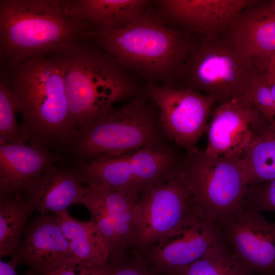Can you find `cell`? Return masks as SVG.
<instances>
[{"label":"cell","mask_w":275,"mask_h":275,"mask_svg":"<svg viewBox=\"0 0 275 275\" xmlns=\"http://www.w3.org/2000/svg\"><path fill=\"white\" fill-rule=\"evenodd\" d=\"M146 92L158 110L170 140L187 152L197 149V141L207 130L213 100L190 89L150 82Z\"/></svg>","instance_id":"obj_8"},{"label":"cell","mask_w":275,"mask_h":275,"mask_svg":"<svg viewBox=\"0 0 275 275\" xmlns=\"http://www.w3.org/2000/svg\"><path fill=\"white\" fill-rule=\"evenodd\" d=\"M196 213L178 172L145 191L137 207L138 239L134 251L141 254Z\"/></svg>","instance_id":"obj_9"},{"label":"cell","mask_w":275,"mask_h":275,"mask_svg":"<svg viewBox=\"0 0 275 275\" xmlns=\"http://www.w3.org/2000/svg\"><path fill=\"white\" fill-rule=\"evenodd\" d=\"M226 243L219 227L194 213L178 227L141 255L160 275L189 264Z\"/></svg>","instance_id":"obj_11"},{"label":"cell","mask_w":275,"mask_h":275,"mask_svg":"<svg viewBox=\"0 0 275 275\" xmlns=\"http://www.w3.org/2000/svg\"><path fill=\"white\" fill-rule=\"evenodd\" d=\"M218 226L238 260L252 275H275V223L242 210Z\"/></svg>","instance_id":"obj_13"},{"label":"cell","mask_w":275,"mask_h":275,"mask_svg":"<svg viewBox=\"0 0 275 275\" xmlns=\"http://www.w3.org/2000/svg\"><path fill=\"white\" fill-rule=\"evenodd\" d=\"M268 130L259 113L245 97L226 101L213 112L204 153L211 158L241 156Z\"/></svg>","instance_id":"obj_12"},{"label":"cell","mask_w":275,"mask_h":275,"mask_svg":"<svg viewBox=\"0 0 275 275\" xmlns=\"http://www.w3.org/2000/svg\"><path fill=\"white\" fill-rule=\"evenodd\" d=\"M158 110L146 93L112 107L81 129L67 147L85 162L170 144Z\"/></svg>","instance_id":"obj_5"},{"label":"cell","mask_w":275,"mask_h":275,"mask_svg":"<svg viewBox=\"0 0 275 275\" xmlns=\"http://www.w3.org/2000/svg\"><path fill=\"white\" fill-rule=\"evenodd\" d=\"M73 257L91 264L110 263L109 254L103 236L95 223L79 221L68 209L54 213Z\"/></svg>","instance_id":"obj_20"},{"label":"cell","mask_w":275,"mask_h":275,"mask_svg":"<svg viewBox=\"0 0 275 275\" xmlns=\"http://www.w3.org/2000/svg\"><path fill=\"white\" fill-rule=\"evenodd\" d=\"M14 99L4 71L0 72V140L8 143H26L28 138L16 121Z\"/></svg>","instance_id":"obj_24"},{"label":"cell","mask_w":275,"mask_h":275,"mask_svg":"<svg viewBox=\"0 0 275 275\" xmlns=\"http://www.w3.org/2000/svg\"><path fill=\"white\" fill-rule=\"evenodd\" d=\"M66 13L85 24L89 32L131 22L151 5L147 0H61Z\"/></svg>","instance_id":"obj_19"},{"label":"cell","mask_w":275,"mask_h":275,"mask_svg":"<svg viewBox=\"0 0 275 275\" xmlns=\"http://www.w3.org/2000/svg\"><path fill=\"white\" fill-rule=\"evenodd\" d=\"M223 33L250 57L262 61L275 57V9L271 2L255 0Z\"/></svg>","instance_id":"obj_17"},{"label":"cell","mask_w":275,"mask_h":275,"mask_svg":"<svg viewBox=\"0 0 275 275\" xmlns=\"http://www.w3.org/2000/svg\"><path fill=\"white\" fill-rule=\"evenodd\" d=\"M34 211L22 192L10 196H1V258L15 256L28 219Z\"/></svg>","instance_id":"obj_21"},{"label":"cell","mask_w":275,"mask_h":275,"mask_svg":"<svg viewBox=\"0 0 275 275\" xmlns=\"http://www.w3.org/2000/svg\"><path fill=\"white\" fill-rule=\"evenodd\" d=\"M88 190L80 169L55 164L47 168L23 192L34 210L46 215L81 203Z\"/></svg>","instance_id":"obj_18"},{"label":"cell","mask_w":275,"mask_h":275,"mask_svg":"<svg viewBox=\"0 0 275 275\" xmlns=\"http://www.w3.org/2000/svg\"><path fill=\"white\" fill-rule=\"evenodd\" d=\"M272 5L275 9V0L271 2Z\"/></svg>","instance_id":"obj_30"},{"label":"cell","mask_w":275,"mask_h":275,"mask_svg":"<svg viewBox=\"0 0 275 275\" xmlns=\"http://www.w3.org/2000/svg\"><path fill=\"white\" fill-rule=\"evenodd\" d=\"M133 252L131 257L127 256L113 264L109 275H160L146 263L141 254Z\"/></svg>","instance_id":"obj_27"},{"label":"cell","mask_w":275,"mask_h":275,"mask_svg":"<svg viewBox=\"0 0 275 275\" xmlns=\"http://www.w3.org/2000/svg\"><path fill=\"white\" fill-rule=\"evenodd\" d=\"M194 37L167 24L152 1L134 21L118 28L90 31L86 40L147 82L174 87L181 78Z\"/></svg>","instance_id":"obj_1"},{"label":"cell","mask_w":275,"mask_h":275,"mask_svg":"<svg viewBox=\"0 0 275 275\" xmlns=\"http://www.w3.org/2000/svg\"><path fill=\"white\" fill-rule=\"evenodd\" d=\"M89 32L66 13L61 0H1V68L85 41Z\"/></svg>","instance_id":"obj_4"},{"label":"cell","mask_w":275,"mask_h":275,"mask_svg":"<svg viewBox=\"0 0 275 275\" xmlns=\"http://www.w3.org/2000/svg\"><path fill=\"white\" fill-rule=\"evenodd\" d=\"M17 265L12 259L8 262L0 261V275H19L15 271V267ZM24 275H30L28 273Z\"/></svg>","instance_id":"obj_28"},{"label":"cell","mask_w":275,"mask_h":275,"mask_svg":"<svg viewBox=\"0 0 275 275\" xmlns=\"http://www.w3.org/2000/svg\"><path fill=\"white\" fill-rule=\"evenodd\" d=\"M264 66L267 74L275 80V57L265 60Z\"/></svg>","instance_id":"obj_29"},{"label":"cell","mask_w":275,"mask_h":275,"mask_svg":"<svg viewBox=\"0 0 275 275\" xmlns=\"http://www.w3.org/2000/svg\"><path fill=\"white\" fill-rule=\"evenodd\" d=\"M179 174L198 214L218 225L243 210L250 185L241 156L211 158L196 149L183 156Z\"/></svg>","instance_id":"obj_7"},{"label":"cell","mask_w":275,"mask_h":275,"mask_svg":"<svg viewBox=\"0 0 275 275\" xmlns=\"http://www.w3.org/2000/svg\"><path fill=\"white\" fill-rule=\"evenodd\" d=\"M255 0L152 1L160 17L169 25L194 37L223 33L234 17Z\"/></svg>","instance_id":"obj_14"},{"label":"cell","mask_w":275,"mask_h":275,"mask_svg":"<svg viewBox=\"0 0 275 275\" xmlns=\"http://www.w3.org/2000/svg\"><path fill=\"white\" fill-rule=\"evenodd\" d=\"M63 159L42 147L0 140L1 196L23 192L47 168Z\"/></svg>","instance_id":"obj_16"},{"label":"cell","mask_w":275,"mask_h":275,"mask_svg":"<svg viewBox=\"0 0 275 275\" xmlns=\"http://www.w3.org/2000/svg\"><path fill=\"white\" fill-rule=\"evenodd\" d=\"M249 185L275 179V131L269 130L247 147L241 155Z\"/></svg>","instance_id":"obj_22"},{"label":"cell","mask_w":275,"mask_h":275,"mask_svg":"<svg viewBox=\"0 0 275 275\" xmlns=\"http://www.w3.org/2000/svg\"><path fill=\"white\" fill-rule=\"evenodd\" d=\"M243 210L275 212V179L251 186L244 202Z\"/></svg>","instance_id":"obj_25"},{"label":"cell","mask_w":275,"mask_h":275,"mask_svg":"<svg viewBox=\"0 0 275 275\" xmlns=\"http://www.w3.org/2000/svg\"><path fill=\"white\" fill-rule=\"evenodd\" d=\"M264 66L263 61L246 54L223 33L194 37L180 79L183 88L221 104L242 96Z\"/></svg>","instance_id":"obj_6"},{"label":"cell","mask_w":275,"mask_h":275,"mask_svg":"<svg viewBox=\"0 0 275 275\" xmlns=\"http://www.w3.org/2000/svg\"><path fill=\"white\" fill-rule=\"evenodd\" d=\"M139 199L118 191L89 187L81 202L103 236L112 264L127 257L131 248L135 249Z\"/></svg>","instance_id":"obj_10"},{"label":"cell","mask_w":275,"mask_h":275,"mask_svg":"<svg viewBox=\"0 0 275 275\" xmlns=\"http://www.w3.org/2000/svg\"><path fill=\"white\" fill-rule=\"evenodd\" d=\"M167 275H252L238 260L227 243L216 246L200 259Z\"/></svg>","instance_id":"obj_23"},{"label":"cell","mask_w":275,"mask_h":275,"mask_svg":"<svg viewBox=\"0 0 275 275\" xmlns=\"http://www.w3.org/2000/svg\"><path fill=\"white\" fill-rule=\"evenodd\" d=\"M113 265L91 264L71 256L63 264L43 275H109Z\"/></svg>","instance_id":"obj_26"},{"label":"cell","mask_w":275,"mask_h":275,"mask_svg":"<svg viewBox=\"0 0 275 275\" xmlns=\"http://www.w3.org/2000/svg\"><path fill=\"white\" fill-rule=\"evenodd\" d=\"M12 259L29 266L30 275H43L58 267L72 255L56 214L41 215L28 223Z\"/></svg>","instance_id":"obj_15"},{"label":"cell","mask_w":275,"mask_h":275,"mask_svg":"<svg viewBox=\"0 0 275 275\" xmlns=\"http://www.w3.org/2000/svg\"><path fill=\"white\" fill-rule=\"evenodd\" d=\"M50 51L62 72L74 137L115 103L146 92L133 73L87 41Z\"/></svg>","instance_id":"obj_2"},{"label":"cell","mask_w":275,"mask_h":275,"mask_svg":"<svg viewBox=\"0 0 275 275\" xmlns=\"http://www.w3.org/2000/svg\"><path fill=\"white\" fill-rule=\"evenodd\" d=\"M11 88L21 129L30 144L67 147L74 137L60 65L49 51L2 68Z\"/></svg>","instance_id":"obj_3"}]
</instances>
